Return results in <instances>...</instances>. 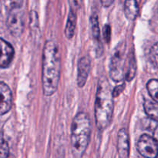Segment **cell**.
Masks as SVG:
<instances>
[{
    "label": "cell",
    "instance_id": "obj_9",
    "mask_svg": "<svg viewBox=\"0 0 158 158\" xmlns=\"http://www.w3.org/2000/svg\"><path fill=\"white\" fill-rule=\"evenodd\" d=\"M90 70V60L88 56H83L78 63L77 71V85L79 87H83L86 83Z\"/></svg>",
    "mask_w": 158,
    "mask_h": 158
},
{
    "label": "cell",
    "instance_id": "obj_22",
    "mask_svg": "<svg viewBox=\"0 0 158 158\" xmlns=\"http://www.w3.org/2000/svg\"><path fill=\"white\" fill-rule=\"evenodd\" d=\"M113 2H114V1H110V0H104V1H101V3L103 4V6H106V7L110 6Z\"/></svg>",
    "mask_w": 158,
    "mask_h": 158
},
{
    "label": "cell",
    "instance_id": "obj_4",
    "mask_svg": "<svg viewBox=\"0 0 158 158\" xmlns=\"http://www.w3.org/2000/svg\"><path fill=\"white\" fill-rule=\"evenodd\" d=\"M126 43L121 42L116 46L112 52L110 63V76L115 82L123 81L125 77V58Z\"/></svg>",
    "mask_w": 158,
    "mask_h": 158
},
{
    "label": "cell",
    "instance_id": "obj_3",
    "mask_svg": "<svg viewBox=\"0 0 158 158\" xmlns=\"http://www.w3.org/2000/svg\"><path fill=\"white\" fill-rule=\"evenodd\" d=\"M91 123L87 114L80 112L75 116L71 127V146L76 158L84 154L90 140Z\"/></svg>",
    "mask_w": 158,
    "mask_h": 158
},
{
    "label": "cell",
    "instance_id": "obj_14",
    "mask_svg": "<svg viewBox=\"0 0 158 158\" xmlns=\"http://www.w3.org/2000/svg\"><path fill=\"white\" fill-rule=\"evenodd\" d=\"M76 25H77V15L74 9L71 8L70 11L68 15L67 23H66V29H65V33L68 39H71L74 34V31L76 29Z\"/></svg>",
    "mask_w": 158,
    "mask_h": 158
},
{
    "label": "cell",
    "instance_id": "obj_1",
    "mask_svg": "<svg viewBox=\"0 0 158 158\" xmlns=\"http://www.w3.org/2000/svg\"><path fill=\"white\" fill-rule=\"evenodd\" d=\"M60 54L58 46L52 40L46 41L43 51L42 84L43 94L52 96L58 88L60 77Z\"/></svg>",
    "mask_w": 158,
    "mask_h": 158
},
{
    "label": "cell",
    "instance_id": "obj_5",
    "mask_svg": "<svg viewBox=\"0 0 158 158\" xmlns=\"http://www.w3.org/2000/svg\"><path fill=\"white\" fill-rule=\"evenodd\" d=\"M7 26L11 33L18 36L23 32L24 27V12L21 6H13L9 14Z\"/></svg>",
    "mask_w": 158,
    "mask_h": 158
},
{
    "label": "cell",
    "instance_id": "obj_17",
    "mask_svg": "<svg viewBox=\"0 0 158 158\" xmlns=\"http://www.w3.org/2000/svg\"><path fill=\"white\" fill-rule=\"evenodd\" d=\"M150 59L153 64L158 68V43L151 47L150 50Z\"/></svg>",
    "mask_w": 158,
    "mask_h": 158
},
{
    "label": "cell",
    "instance_id": "obj_13",
    "mask_svg": "<svg viewBox=\"0 0 158 158\" xmlns=\"http://www.w3.org/2000/svg\"><path fill=\"white\" fill-rule=\"evenodd\" d=\"M124 12L128 19H135L139 13V8L137 2L134 0H127L124 3Z\"/></svg>",
    "mask_w": 158,
    "mask_h": 158
},
{
    "label": "cell",
    "instance_id": "obj_20",
    "mask_svg": "<svg viewBox=\"0 0 158 158\" xmlns=\"http://www.w3.org/2000/svg\"><path fill=\"white\" fill-rule=\"evenodd\" d=\"M153 133V137L156 140V141L158 143V123H155V124L151 126Z\"/></svg>",
    "mask_w": 158,
    "mask_h": 158
},
{
    "label": "cell",
    "instance_id": "obj_7",
    "mask_svg": "<svg viewBox=\"0 0 158 158\" xmlns=\"http://www.w3.org/2000/svg\"><path fill=\"white\" fill-rule=\"evenodd\" d=\"M12 104V94L10 88L3 82H0V115L10 110Z\"/></svg>",
    "mask_w": 158,
    "mask_h": 158
},
{
    "label": "cell",
    "instance_id": "obj_21",
    "mask_svg": "<svg viewBox=\"0 0 158 158\" xmlns=\"http://www.w3.org/2000/svg\"><path fill=\"white\" fill-rule=\"evenodd\" d=\"M123 86H124V85H120V86H117V87L113 90V96H114V97L118 96L119 94L123 90V88H124Z\"/></svg>",
    "mask_w": 158,
    "mask_h": 158
},
{
    "label": "cell",
    "instance_id": "obj_6",
    "mask_svg": "<svg viewBox=\"0 0 158 158\" xmlns=\"http://www.w3.org/2000/svg\"><path fill=\"white\" fill-rule=\"evenodd\" d=\"M139 154L145 158H157L158 157V143L155 139L148 134L140 136L137 143Z\"/></svg>",
    "mask_w": 158,
    "mask_h": 158
},
{
    "label": "cell",
    "instance_id": "obj_2",
    "mask_svg": "<svg viewBox=\"0 0 158 158\" xmlns=\"http://www.w3.org/2000/svg\"><path fill=\"white\" fill-rule=\"evenodd\" d=\"M114 114L113 90L107 80L100 79L97 86L95 101V120L100 131L106 129L112 120Z\"/></svg>",
    "mask_w": 158,
    "mask_h": 158
},
{
    "label": "cell",
    "instance_id": "obj_19",
    "mask_svg": "<svg viewBox=\"0 0 158 158\" xmlns=\"http://www.w3.org/2000/svg\"><path fill=\"white\" fill-rule=\"evenodd\" d=\"M103 35H104L105 39H106V42H109L110 40V35H111V29L110 26L109 25H106V26L103 29Z\"/></svg>",
    "mask_w": 158,
    "mask_h": 158
},
{
    "label": "cell",
    "instance_id": "obj_15",
    "mask_svg": "<svg viewBox=\"0 0 158 158\" xmlns=\"http://www.w3.org/2000/svg\"><path fill=\"white\" fill-rule=\"evenodd\" d=\"M145 112L154 120H158V105L151 100H146L143 103Z\"/></svg>",
    "mask_w": 158,
    "mask_h": 158
},
{
    "label": "cell",
    "instance_id": "obj_8",
    "mask_svg": "<svg viewBox=\"0 0 158 158\" xmlns=\"http://www.w3.org/2000/svg\"><path fill=\"white\" fill-rule=\"evenodd\" d=\"M14 49L10 43L0 38V68H6L12 62Z\"/></svg>",
    "mask_w": 158,
    "mask_h": 158
},
{
    "label": "cell",
    "instance_id": "obj_11",
    "mask_svg": "<svg viewBox=\"0 0 158 158\" xmlns=\"http://www.w3.org/2000/svg\"><path fill=\"white\" fill-rule=\"evenodd\" d=\"M137 72V64H136L135 56L134 51L128 53L127 58L125 65V78L127 81H131L134 78Z\"/></svg>",
    "mask_w": 158,
    "mask_h": 158
},
{
    "label": "cell",
    "instance_id": "obj_16",
    "mask_svg": "<svg viewBox=\"0 0 158 158\" xmlns=\"http://www.w3.org/2000/svg\"><path fill=\"white\" fill-rule=\"evenodd\" d=\"M147 88L153 100L158 103V80L152 79L149 80L147 84Z\"/></svg>",
    "mask_w": 158,
    "mask_h": 158
},
{
    "label": "cell",
    "instance_id": "obj_18",
    "mask_svg": "<svg viewBox=\"0 0 158 158\" xmlns=\"http://www.w3.org/2000/svg\"><path fill=\"white\" fill-rule=\"evenodd\" d=\"M9 146L4 139L0 137V158H7L9 156Z\"/></svg>",
    "mask_w": 158,
    "mask_h": 158
},
{
    "label": "cell",
    "instance_id": "obj_12",
    "mask_svg": "<svg viewBox=\"0 0 158 158\" xmlns=\"http://www.w3.org/2000/svg\"><path fill=\"white\" fill-rule=\"evenodd\" d=\"M90 23H91V30H92L93 37L96 43L97 46V51H101L102 52V46L101 41H100V26H99V19L98 16L96 13H94L90 17Z\"/></svg>",
    "mask_w": 158,
    "mask_h": 158
},
{
    "label": "cell",
    "instance_id": "obj_10",
    "mask_svg": "<svg viewBox=\"0 0 158 158\" xmlns=\"http://www.w3.org/2000/svg\"><path fill=\"white\" fill-rule=\"evenodd\" d=\"M117 151L120 158H128L130 153L129 135L126 129L122 128L117 136Z\"/></svg>",
    "mask_w": 158,
    "mask_h": 158
}]
</instances>
